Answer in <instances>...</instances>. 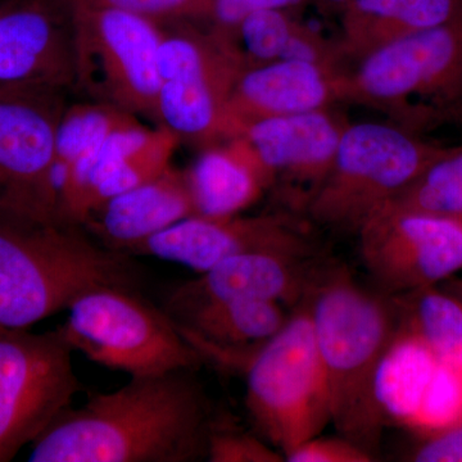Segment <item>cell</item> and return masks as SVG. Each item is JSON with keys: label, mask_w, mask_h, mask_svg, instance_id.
Segmentation results:
<instances>
[{"label": "cell", "mask_w": 462, "mask_h": 462, "mask_svg": "<svg viewBox=\"0 0 462 462\" xmlns=\"http://www.w3.org/2000/svg\"><path fill=\"white\" fill-rule=\"evenodd\" d=\"M193 370L130 378L69 406L30 445L32 462H190L206 457L211 404Z\"/></svg>", "instance_id": "1"}, {"label": "cell", "mask_w": 462, "mask_h": 462, "mask_svg": "<svg viewBox=\"0 0 462 462\" xmlns=\"http://www.w3.org/2000/svg\"><path fill=\"white\" fill-rule=\"evenodd\" d=\"M136 284L132 256L83 225L0 208V327L29 329L89 289Z\"/></svg>", "instance_id": "2"}, {"label": "cell", "mask_w": 462, "mask_h": 462, "mask_svg": "<svg viewBox=\"0 0 462 462\" xmlns=\"http://www.w3.org/2000/svg\"><path fill=\"white\" fill-rule=\"evenodd\" d=\"M307 300L327 376L331 422L340 436L372 452L385 425L375 384L397 331L396 306L337 266H324Z\"/></svg>", "instance_id": "3"}, {"label": "cell", "mask_w": 462, "mask_h": 462, "mask_svg": "<svg viewBox=\"0 0 462 462\" xmlns=\"http://www.w3.org/2000/svg\"><path fill=\"white\" fill-rule=\"evenodd\" d=\"M342 100L418 134L462 116V17L404 36L358 60Z\"/></svg>", "instance_id": "4"}, {"label": "cell", "mask_w": 462, "mask_h": 462, "mask_svg": "<svg viewBox=\"0 0 462 462\" xmlns=\"http://www.w3.org/2000/svg\"><path fill=\"white\" fill-rule=\"evenodd\" d=\"M243 370L249 415L284 458L331 422L327 376L307 297L275 336L252 349Z\"/></svg>", "instance_id": "5"}, {"label": "cell", "mask_w": 462, "mask_h": 462, "mask_svg": "<svg viewBox=\"0 0 462 462\" xmlns=\"http://www.w3.org/2000/svg\"><path fill=\"white\" fill-rule=\"evenodd\" d=\"M66 311V320L57 330L69 348L130 378L194 370L203 363L171 316L133 288L89 289Z\"/></svg>", "instance_id": "6"}, {"label": "cell", "mask_w": 462, "mask_h": 462, "mask_svg": "<svg viewBox=\"0 0 462 462\" xmlns=\"http://www.w3.org/2000/svg\"><path fill=\"white\" fill-rule=\"evenodd\" d=\"M449 149L396 124L346 125L333 166L307 212L321 226L358 233L374 212Z\"/></svg>", "instance_id": "7"}, {"label": "cell", "mask_w": 462, "mask_h": 462, "mask_svg": "<svg viewBox=\"0 0 462 462\" xmlns=\"http://www.w3.org/2000/svg\"><path fill=\"white\" fill-rule=\"evenodd\" d=\"M71 7L76 93L156 121L165 30L124 9Z\"/></svg>", "instance_id": "8"}, {"label": "cell", "mask_w": 462, "mask_h": 462, "mask_svg": "<svg viewBox=\"0 0 462 462\" xmlns=\"http://www.w3.org/2000/svg\"><path fill=\"white\" fill-rule=\"evenodd\" d=\"M58 330L0 327V462L11 461L71 406L81 384Z\"/></svg>", "instance_id": "9"}, {"label": "cell", "mask_w": 462, "mask_h": 462, "mask_svg": "<svg viewBox=\"0 0 462 462\" xmlns=\"http://www.w3.org/2000/svg\"><path fill=\"white\" fill-rule=\"evenodd\" d=\"M211 32H165L158 51L156 123L180 141H226V106L240 74Z\"/></svg>", "instance_id": "10"}, {"label": "cell", "mask_w": 462, "mask_h": 462, "mask_svg": "<svg viewBox=\"0 0 462 462\" xmlns=\"http://www.w3.org/2000/svg\"><path fill=\"white\" fill-rule=\"evenodd\" d=\"M357 234L365 267L391 293L436 287L462 270V217L410 211L388 202Z\"/></svg>", "instance_id": "11"}, {"label": "cell", "mask_w": 462, "mask_h": 462, "mask_svg": "<svg viewBox=\"0 0 462 462\" xmlns=\"http://www.w3.org/2000/svg\"><path fill=\"white\" fill-rule=\"evenodd\" d=\"M75 91L69 0H0V96Z\"/></svg>", "instance_id": "12"}, {"label": "cell", "mask_w": 462, "mask_h": 462, "mask_svg": "<svg viewBox=\"0 0 462 462\" xmlns=\"http://www.w3.org/2000/svg\"><path fill=\"white\" fill-rule=\"evenodd\" d=\"M66 105L65 96H0V208L60 216L54 142Z\"/></svg>", "instance_id": "13"}, {"label": "cell", "mask_w": 462, "mask_h": 462, "mask_svg": "<svg viewBox=\"0 0 462 462\" xmlns=\"http://www.w3.org/2000/svg\"><path fill=\"white\" fill-rule=\"evenodd\" d=\"M247 252L319 256L309 231L285 214L205 217L191 215L134 247L129 256H151L205 273Z\"/></svg>", "instance_id": "14"}, {"label": "cell", "mask_w": 462, "mask_h": 462, "mask_svg": "<svg viewBox=\"0 0 462 462\" xmlns=\"http://www.w3.org/2000/svg\"><path fill=\"white\" fill-rule=\"evenodd\" d=\"M180 139L166 127L143 126L139 121L116 130L91 149L57 184L58 215L83 224L96 207L139 187L171 167Z\"/></svg>", "instance_id": "15"}, {"label": "cell", "mask_w": 462, "mask_h": 462, "mask_svg": "<svg viewBox=\"0 0 462 462\" xmlns=\"http://www.w3.org/2000/svg\"><path fill=\"white\" fill-rule=\"evenodd\" d=\"M346 126L324 108L261 118L245 125L238 136L269 172L272 188L307 207L333 166Z\"/></svg>", "instance_id": "16"}, {"label": "cell", "mask_w": 462, "mask_h": 462, "mask_svg": "<svg viewBox=\"0 0 462 462\" xmlns=\"http://www.w3.org/2000/svg\"><path fill=\"white\" fill-rule=\"evenodd\" d=\"M325 264L319 256L247 252L226 258L199 278L178 285L167 298L170 316L216 300H272L300 305Z\"/></svg>", "instance_id": "17"}, {"label": "cell", "mask_w": 462, "mask_h": 462, "mask_svg": "<svg viewBox=\"0 0 462 462\" xmlns=\"http://www.w3.org/2000/svg\"><path fill=\"white\" fill-rule=\"evenodd\" d=\"M345 72L307 60H276L240 72L226 106V139L261 118L329 108L342 100Z\"/></svg>", "instance_id": "18"}, {"label": "cell", "mask_w": 462, "mask_h": 462, "mask_svg": "<svg viewBox=\"0 0 462 462\" xmlns=\"http://www.w3.org/2000/svg\"><path fill=\"white\" fill-rule=\"evenodd\" d=\"M448 370L449 364L398 319L376 375V401L385 422L424 433L442 400Z\"/></svg>", "instance_id": "19"}, {"label": "cell", "mask_w": 462, "mask_h": 462, "mask_svg": "<svg viewBox=\"0 0 462 462\" xmlns=\"http://www.w3.org/2000/svg\"><path fill=\"white\" fill-rule=\"evenodd\" d=\"M196 215L187 173L169 167L139 187L96 207L81 224L103 245L129 254L161 231Z\"/></svg>", "instance_id": "20"}, {"label": "cell", "mask_w": 462, "mask_h": 462, "mask_svg": "<svg viewBox=\"0 0 462 462\" xmlns=\"http://www.w3.org/2000/svg\"><path fill=\"white\" fill-rule=\"evenodd\" d=\"M209 32L240 71L288 60L338 69L342 58L338 44L325 41L288 9L254 12L230 29Z\"/></svg>", "instance_id": "21"}, {"label": "cell", "mask_w": 462, "mask_h": 462, "mask_svg": "<svg viewBox=\"0 0 462 462\" xmlns=\"http://www.w3.org/2000/svg\"><path fill=\"white\" fill-rule=\"evenodd\" d=\"M187 173L196 215L242 214L272 188L269 172L242 138L207 145Z\"/></svg>", "instance_id": "22"}, {"label": "cell", "mask_w": 462, "mask_h": 462, "mask_svg": "<svg viewBox=\"0 0 462 462\" xmlns=\"http://www.w3.org/2000/svg\"><path fill=\"white\" fill-rule=\"evenodd\" d=\"M340 56L363 60L412 33L462 17V0H352L340 12Z\"/></svg>", "instance_id": "23"}, {"label": "cell", "mask_w": 462, "mask_h": 462, "mask_svg": "<svg viewBox=\"0 0 462 462\" xmlns=\"http://www.w3.org/2000/svg\"><path fill=\"white\" fill-rule=\"evenodd\" d=\"M289 315L272 300H216L172 316L185 338L205 358L247 351L272 338Z\"/></svg>", "instance_id": "24"}, {"label": "cell", "mask_w": 462, "mask_h": 462, "mask_svg": "<svg viewBox=\"0 0 462 462\" xmlns=\"http://www.w3.org/2000/svg\"><path fill=\"white\" fill-rule=\"evenodd\" d=\"M398 319L438 357L462 369V305L445 289L430 287L403 294L397 300Z\"/></svg>", "instance_id": "25"}, {"label": "cell", "mask_w": 462, "mask_h": 462, "mask_svg": "<svg viewBox=\"0 0 462 462\" xmlns=\"http://www.w3.org/2000/svg\"><path fill=\"white\" fill-rule=\"evenodd\" d=\"M136 121H139L136 116L96 100L66 105L58 123L54 142L56 191L60 176L76 161L102 144L116 130Z\"/></svg>", "instance_id": "26"}, {"label": "cell", "mask_w": 462, "mask_h": 462, "mask_svg": "<svg viewBox=\"0 0 462 462\" xmlns=\"http://www.w3.org/2000/svg\"><path fill=\"white\" fill-rule=\"evenodd\" d=\"M389 202L410 211L462 217V147H451Z\"/></svg>", "instance_id": "27"}, {"label": "cell", "mask_w": 462, "mask_h": 462, "mask_svg": "<svg viewBox=\"0 0 462 462\" xmlns=\"http://www.w3.org/2000/svg\"><path fill=\"white\" fill-rule=\"evenodd\" d=\"M206 458L211 462H281L284 456L266 440L224 427L212 428Z\"/></svg>", "instance_id": "28"}, {"label": "cell", "mask_w": 462, "mask_h": 462, "mask_svg": "<svg viewBox=\"0 0 462 462\" xmlns=\"http://www.w3.org/2000/svg\"><path fill=\"white\" fill-rule=\"evenodd\" d=\"M289 462H372L374 456L346 437L306 440L285 457Z\"/></svg>", "instance_id": "29"}, {"label": "cell", "mask_w": 462, "mask_h": 462, "mask_svg": "<svg viewBox=\"0 0 462 462\" xmlns=\"http://www.w3.org/2000/svg\"><path fill=\"white\" fill-rule=\"evenodd\" d=\"M71 5L124 9L161 23L163 21L193 20L196 0H69Z\"/></svg>", "instance_id": "30"}, {"label": "cell", "mask_w": 462, "mask_h": 462, "mask_svg": "<svg viewBox=\"0 0 462 462\" xmlns=\"http://www.w3.org/2000/svg\"><path fill=\"white\" fill-rule=\"evenodd\" d=\"M310 0H215L205 20L211 23L209 29L225 30L236 26L239 21L254 12L267 9H293L309 5Z\"/></svg>", "instance_id": "31"}, {"label": "cell", "mask_w": 462, "mask_h": 462, "mask_svg": "<svg viewBox=\"0 0 462 462\" xmlns=\"http://www.w3.org/2000/svg\"><path fill=\"white\" fill-rule=\"evenodd\" d=\"M412 460L416 462H462V424L428 437Z\"/></svg>", "instance_id": "32"}, {"label": "cell", "mask_w": 462, "mask_h": 462, "mask_svg": "<svg viewBox=\"0 0 462 462\" xmlns=\"http://www.w3.org/2000/svg\"><path fill=\"white\" fill-rule=\"evenodd\" d=\"M352 0H310L316 7L331 14H339L351 3Z\"/></svg>", "instance_id": "33"}, {"label": "cell", "mask_w": 462, "mask_h": 462, "mask_svg": "<svg viewBox=\"0 0 462 462\" xmlns=\"http://www.w3.org/2000/svg\"><path fill=\"white\" fill-rule=\"evenodd\" d=\"M214 3L215 0H196V9H194L193 20H196V18L205 20Z\"/></svg>", "instance_id": "34"}, {"label": "cell", "mask_w": 462, "mask_h": 462, "mask_svg": "<svg viewBox=\"0 0 462 462\" xmlns=\"http://www.w3.org/2000/svg\"><path fill=\"white\" fill-rule=\"evenodd\" d=\"M446 291H449L452 296L457 298L462 305V279H456V281H452L449 284H447Z\"/></svg>", "instance_id": "35"}, {"label": "cell", "mask_w": 462, "mask_h": 462, "mask_svg": "<svg viewBox=\"0 0 462 462\" xmlns=\"http://www.w3.org/2000/svg\"><path fill=\"white\" fill-rule=\"evenodd\" d=\"M462 424V419H461V422H460V425ZM456 427H457V425H456Z\"/></svg>", "instance_id": "36"}]
</instances>
